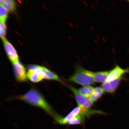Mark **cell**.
I'll list each match as a JSON object with an SVG mask.
<instances>
[{
    "instance_id": "cell-17",
    "label": "cell",
    "mask_w": 129,
    "mask_h": 129,
    "mask_svg": "<svg viewBox=\"0 0 129 129\" xmlns=\"http://www.w3.org/2000/svg\"><path fill=\"white\" fill-rule=\"evenodd\" d=\"M6 32V27L5 22L1 21L0 23V36L3 40L5 39Z\"/></svg>"
},
{
    "instance_id": "cell-13",
    "label": "cell",
    "mask_w": 129,
    "mask_h": 129,
    "mask_svg": "<svg viewBox=\"0 0 129 129\" xmlns=\"http://www.w3.org/2000/svg\"><path fill=\"white\" fill-rule=\"evenodd\" d=\"M1 5L9 11V12H14L16 8V3L13 0H1L0 1Z\"/></svg>"
},
{
    "instance_id": "cell-15",
    "label": "cell",
    "mask_w": 129,
    "mask_h": 129,
    "mask_svg": "<svg viewBox=\"0 0 129 129\" xmlns=\"http://www.w3.org/2000/svg\"><path fill=\"white\" fill-rule=\"evenodd\" d=\"M85 116H86V115L84 114H79L69 121L68 125H72L80 124L84 121Z\"/></svg>"
},
{
    "instance_id": "cell-18",
    "label": "cell",
    "mask_w": 129,
    "mask_h": 129,
    "mask_svg": "<svg viewBox=\"0 0 129 129\" xmlns=\"http://www.w3.org/2000/svg\"><path fill=\"white\" fill-rule=\"evenodd\" d=\"M128 1V2H129V1Z\"/></svg>"
},
{
    "instance_id": "cell-16",
    "label": "cell",
    "mask_w": 129,
    "mask_h": 129,
    "mask_svg": "<svg viewBox=\"0 0 129 129\" xmlns=\"http://www.w3.org/2000/svg\"><path fill=\"white\" fill-rule=\"evenodd\" d=\"M7 10L4 6L1 5L0 6V19L1 21L5 22L8 17Z\"/></svg>"
},
{
    "instance_id": "cell-2",
    "label": "cell",
    "mask_w": 129,
    "mask_h": 129,
    "mask_svg": "<svg viewBox=\"0 0 129 129\" xmlns=\"http://www.w3.org/2000/svg\"><path fill=\"white\" fill-rule=\"evenodd\" d=\"M68 80L84 86L93 84L95 82L93 72L86 70L80 64L77 65L75 72Z\"/></svg>"
},
{
    "instance_id": "cell-1",
    "label": "cell",
    "mask_w": 129,
    "mask_h": 129,
    "mask_svg": "<svg viewBox=\"0 0 129 129\" xmlns=\"http://www.w3.org/2000/svg\"><path fill=\"white\" fill-rule=\"evenodd\" d=\"M14 99L21 100L31 105L43 109L54 120L59 115L54 112L41 93L36 89L32 88L25 94L17 96Z\"/></svg>"
},
{
    "instance_id": "cell-5",
    "label": "cell",
    "mask_w": 129,
    "mask_h": 129,
    "mask_svg": "<svg viewBox=\"0 0 129 129\" xmlns=\"http://www.w3.org/2000/svg\"><path fill=\"white\" fill-rule=\"evenodd\" d=\"M13 68L16 79L20 82H27L28 78L25 67L19 60L13 63Z\"/></svg>"
},
{
    "instance_id": "cell-4",
    "label": "cell",
    "mask_w": 129,
    "mask_h": 129,
    "mask_svg": "<svg viewBox=\"0 0 129 129\" xmlns=\"http://www.w3.org/2000/svg\"><path fill=\"white\" fill-rule=\"evenodd\" d=\"M88 112V109L81 107L78 106L72 110V111L65 117H62L60 116L56 122L61 125L68 124L69 121L79 114H84L87 116Z\"/></svg>"
},
{
    "instance_id": "cell-8",
    "label": "cell",
    "mask_w": 129,
    "mask_h": 129,
    "mask_svg": "<svg viewBox=\"0 0 129 129\" xmlns=\"http://www.w3.org/2000/svg\"><path fill=\"white\" fill-rule=\"evenodd\" d=\"M41 66L34 70H28L27 73V77L31 81L37 83L43 79Z\"/></svg>"
},
{
    "instance_id": "cell-14",
    "label": "cell",
    "mask_w": 129,
    "mask_h": 129,
    "mask_svg": "<svg viewBox=\"0 0 129 129\" xmlns=\"http://www.w3.org/2000/svg\"><path fill=\"white\" fill-rule=\"evenodd\" d=\"M94 88L90 85H86L80 88L79 89L80 93L83 96L89 98L92 94Z\"/></svg>"
},
{
    "instance_id": "cell-3",
    "label": "cell",
    "mask_w": 129,
    "mask_h": 129,
    "mask_svg": "<svg viewBox=\"0 0 129 129\" xmlns=\"http://www.w3.org/2000/svg\"><path fill=\"white\" fill-rule=\"evenodd\" d=\"M68 87L75 96L79 106L87 109H89L92 106L93 102L89 98L86 97L81 93L79 90L71 85Z\"/></svg>"
},
{
    "instance_id": "cell-9",
    "label": "cell",
    "mask_w": 129,
    "mask_h": 129,
    "mask_svg": "<svg viewBox=\"0 0 129 129\" xmlns=\"http://www.w3.org/2000/svg\"><path fill=\"white\" fill-rule=\"evenodd\" d=\"M122 78L109 82H105L102 85V88L105 91L109 93H113L117 89L120 85Z\"/></svg>"
},
{
    "instance_id": "cell-7",
    "label": "cell",
    "mask_w": 129,
    "mask_h": 129,
    "mask_svg": "<svg viewBox=\"0 0 129 129\" xmlns=\"http://www.w3.org/2000/svg\"><path fill=\"white\" fill-rule=\"evenodd\" d=\"M3 41L5 50L9 60L12 63L18 61V54L14 47L6 39Z\"/></svg>"
},
{
    "instance_id": "cell-10",
    "label": "cell",
    "mask_w": 129,
    "mask_h": 129,
    "mask_svg": "<svg viewBox=\"0 0 129 129\" xmlns=\"http://www.w3.org/2000/svg\"><path fill=\"white\" fill-rule=\"evenodd\" d=\"M110 70L99 72H93L95 81L99 83H104L108 77Z\"/></svg>"
},
{
    "instance_id": "cell-6",
    "label": "cell",
    "mask_w": 129,
    "mask_h": 129,
    "mask_svg": "<svg viewBox=\"0 0 129 129\" xmlns=\"http://www.w3.org/2000/svg\"><path fill=\"white\" fill-rule=\"evenodd\" d=\"M129 72V69H123L118 65H116L112 70H110L108 77L106 82H109L122 78L125 74Z\"/></svg>"
},
{
    "instance_id": "cell-12",
    "label": "cell",
    "mask_w": 129,
    "mask_h": 129,
    "mask_svg": "<svg viewBox=\"0 0 129 129\" xmlns=\"http://www.w3.org/2000/svg\"><path fill=\"white\" fill-rule=\"evenodd\" d=\"M104 91L102 87H96L94 88L92 94L89 98L93 102H95L98 101L102 96Z\"/></svg>"
},
{
    "instance_id": "cell-11",
    "label": "cell",
    "mask_w": 129,
    "mask_h": 129,
    "mask_svg": "<svg viewBox=\"0 0 129 129\" xmlns=\"http://www.w3.org/2000/svg\"><path fill=\"white\" fill-rule=\"evenodd\" d=\"M42 71L43 79L50 80H54L62 82L58 76L46 68L42 67Z\"/></svg>"
}]
</instances>
